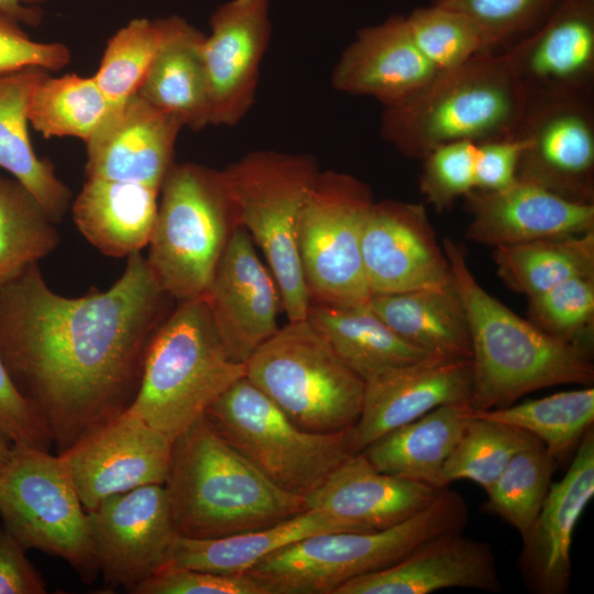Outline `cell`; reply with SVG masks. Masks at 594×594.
<instances>
[{"mask_svg":"<svg viewBox=\"0 0 594 594\" xmlns=\"http://www.w3.org/2000/svg\"><path fill=\"white\" fill-rule=\"evenodd\" d=\"M206 35L175 15L169 35L152 63L136 95L178 116L185 128L211 125L209 82L202 57Z\"/></svg>","mask_w":594,"mask_h":594,"instance_id":"31","label":"cell"},{"mask_svg":"<svg viewBox=\"0 0 594 594\" xmlns=\"http://www.w3.org/2000/svg\"><path fill=\"white\" fill-rule=\"evenodd\" d=\"M54 224L18 180L0 176V286L57 248Z\"/></svg>","mask_w":594,"mask_h":594,"instance_id":"37","label":"cell"},{"mask_svg":"<svg viewBox=\"0 0 594 594\" xmlns=\"http://www.w3.org/2000/svg\"><path fill=\"white\" fill-rule=\"evenodd\" d=\"M205 416L268 480L293 494L306 496L354 454L351 428L329 433L305 430L245 375Z\"/></svg>","mask_w":594,"mask_h":594,"instance_id":"10","label":"cell"},{"mask_svg":"<svg viewBox=\"0 0 594 594\" xmlns=\"http://www.w3.org/2000/svg\"><path fill=\"white\" fill-rule=\"evenodd\" d=\"M173 441L127 409L57 453L87 510L102 499L165 483Z\"/></svg>","mask_w":594,"mask_h":594,"instance_id":"15","label":"cell"},{"mask_svg":"<svg viewBox=\"0 0 594 594\" xmlns=\"http://www.w3.org/2000/svg\"><path fill=\"white\" fill-rule=\"evenodd\" d=\"M205 298L218 334L235 362L245 363L278 330L280 294L244 228L239 226L231 232Z\"/></svg>","mask_w":594,"mask_h":594,"instance_id":"18","label":"cell"},{"mask_svg":"<svg viewBox=\"0 0 594 594\" xmlns=\"http://www.w3.org/2000/svg\"><path fill=\"white\" fill-rule=\"evenodd\" d=\"M164 487L178 536L210 539L272 526L307 510L232 447L204 415L173 440Z\"/></svg>","mask_w":594,"mask_h":594,"instance_id":"3","label":"cell"},{"mask_svg":"<svg viewBox=\"0 0 594 594\" xmlns=\"http://www.w3.org/2000/svg\"><path fill=\"white\" fill-rule=\"evenodd\" d=\"M0 433L12 444H25L48 451L53 446L46 427L14 385L1 356Z\"/></svg>","mask_w":594,"mask_h":594,"instance_id":"47","label":"cell"},{"mask_svg":"<svg viewBox=\"0 0 594 594\" xmlns=\"http://www.w3.org/2000/svg\"><path fill=\"white\" fill-rule=\"evenodd\" d=\"M0 519L26 549L66 561L85 583L99 566L90 539L87 512L58 455L12 444L0 475Z\"/></svg>","mask_w":594,"mask_h":594,"instance_id":"11","label":"cell"},{"mask_svg":"<svg viewBox=\"0 0 594 594\" xmlns=\"http://www.w3.org/2000/svg\"><path fill=\"white\" fill-rule=\"evenodd\" d=\"M167 298L140 252L81 297L54 293L37 264L0 286V356L57 453L131 404Z\"/></svg>","mask_w":594,"mask_h":594,"instance_id":"1","label":"cell"},{"mask_svg":"<svg viewBox=\"0 0 594 594\" xmlns=\"http://www.w3.org/2000/svg\"><path fill=\"white\" fill-rule=\"evenodd\" d=\"M174 18L132 20L108 41L94 77L111 106V114L138 92L169 35Z\"/></svg>","mask_w":594,"mask_h":594,"instance_id":"38","label":"cell"},{"mask_svg":"<svg viewBox=\"0 0 594 594\" xmlns=\"http://www.w3.org/2000/svg\"><path fill=\"white\" fill-rule=\"evenodd\" d=\"M134 594H268L249 573L223 574L166 566L138 585Z\"/></svg>","mask_w":594,"mask_h":594,"instance_id":"45","label":"cell"},{"mask_svg":"<svg viewBox=\"0 0 594 594\" xmlns=\"http://www.w3.org/2000/svg\"><path fill=\"white\" fill-rule=\"evenodd\" d=\"M45 0H0V14L28 25L41 22L43 11L40 4Z\"/></svg>","mask_w":594,"mask_h":594,"instance_id":"50","label":"cell"},{"mask_svg":"<svg viewBox=\"0 0 594 594\" xmlns=\"http://www.w3.org/2000/svg\"><path fill=\"white\" fill-rule=\"evenodd\" d=\"M111 113V106L94 75L46 74L32 92L29 122L46 139L70 136L87 143Z\"/></svg>","mask_w":594,"mask_h":594,"instance_id":"36","label":"cell"},{"mask_svg":"<svg viewBox=\"0 0 594 594\" xmlns=\"http://www.w3.org/2000/svg\"><path fill=\"white\" fill-rule=\"evenodd\" d=\"M160 188L87 178L72 205L73 219L102 254L129 256L148 245L158 209Z\"/></svg>","mask_w":594,"mask_h":594,"instance_id":"27","label":"cell"},{"mask_svg":"<svg viewBox=\"0 0 594 594\" xmlns=\"http://www.w3.org/2000/svg\"><path fill=\"white\" fill-rule=\"evenodd\" d=\"M367 304L402 339L427 354L471 359L469 318L453 276L435 286L373 295Z\"/></svg>","mask_w":594,"mask_h":594,"instance_id":"28","label":"cell"},{"mask_svg":"<svg viewBox=\"0 0 594 594\" xmlns=\"http://www.w3.org/2000/svg\"><path fill=\"white\" fill-rule=\"evenodd\" d=\"M160 191L146 262L170 298L202 297L231 232L239 227L221 170L174 163Z\"/></svg>","mask_w":594,"mask_h":594,"instance_id":"8","label":"cell"},{"mask_svg":"<svg viewBox=\"0 0 594 594\" xmlns=\"http://www.w3.org/2000/svg\"><path fill=\"white\" fill-rule=\"evenodd\" d=\"M202 43L211 101V124L233 127L251 110L268 47L270 0H230L210 18Z\"/></svg>","mask_w":594,"mask_h":594,"instance_id":"17","label":"cell"},{"mask_svg":"<svg viewBox=\"0 0 594 594\" xmlns=\"http://www.w3.org/2000/svg\"><path fill=\"white\" fill-rule=\"evenodd\" d=\"M468 516L464 498L444 487L400 524L369 532L311 535L268 554L246 573L268 594H334L345 582L396 563L432 537L463 530Z\"/></svg>","mask_w":594,"mask_h":594,"instance_id":"6","label":"cell"},{"mask_svg":"<svg viewBox=\"0 0 594 594\" xmlns=\"http://www.w3.org/2000/svg\"><path fill=\"white\" fill-rule=\"evenodd\" d=\"M497 274L528 298L575 276L594 274V230L494 249Z\"/></svg>","mask_w":594,"mask_h":594,"instance_id":"34","label":"cell"},{"mask_svg":"<svg viewBox=\"0 0 594 594\" xmlns=\"http://www.w3.org/2000/svg\"><path fill=\"white\" fill-rule=\"evenodd\" d=\"M245 375L220 339L205 296L178 301L153 333L127 410L172 441Z\"/></svg>","mask_w":594,"mask_h":594,"instance_id":"5","label":"cell"},{"mask_svg":"<svg viewBox=\"0 0 594 594\" xmlns=\"http://www.w3.org/2000/svg\"><path fill=\"white\" fill-rule=\"evenodd\" d=\"M319 170L311 155L273 150L250 152L221 169L237 223L262 250L288 320L306 319L310 305L298 227Z\"/></svg>","mask_w":594,"mask_h":594,"instance_id":"7","label":"cell"},{"mask_svg":"<svg viewBox=\"0 0 594 594\" xmlns=\"http://www.w3.org/2000/svg\"><path fill=\"white\" fill-rule=\"evenodd\" d=\"M464 200L471 215L465 238L494 249L594 230V204L520 179L499 190L474 189Z\"/></svg>","mask_w":594,"mask_h":594,"instance_id":"22","label":"cell"},{"mask_svg":"<svg viewBox=\"0 0 594 594\" xmlns=\"http://www.w3.org/2000/svg\"><path fill=\"white\" fill-rule=\"evenodd\" d=\"M307 319L364 381L386 369L431 356L402 339L367 302L336 306L310 301Z\"/></svg>","mask_w":594,"mask_h":594,"instance_id":"33","label":"cell"},{"mask_svg":"<svg viewBox=\"0 0 594 594\" xmlns=\"http://www.w3.org/2000/svg\"><path fill=\"white\" fill-rule=\"evenodd\" d=\"M48 74L40 67L0 75V167L9 172L58 222L70 206L69 188L53 165L36 156L29 134V106L38 81Z\"/></svg>","mask_w":594,"mask_h":594,"instance_id":"29","label":"cell"},{"mask_svg":"<svg viewBox=\"0 0 594 594\" xmlns=\"http://www.w3.org/2000/svg\"><path fill=\"white\" fill-rule=\"evenodd\" d=\"M69 61L70 53L64 44L34 41L18 22L0 14V75L28 67L56 72Z\"/></svg>","mask_w":594,"mask_h":594,"instance_id":"46","label":"cell"},{"mask_svg":"<svg viewBox=\"0 0 594 594\" xmlns=\"http://www.w3.org/2000/svg\"><path fill=\"white\" fill-rule=\"evenodd\" d=\"M405 18L414 43L439 72L458 67L487 51L477 29L459 11L431 3Z\"/></svg>","mask_w":594,"mask_h":594,"instance_id":"41","label":"cell"},{"mask_svg":"<svg viewBox=\"0 0 594 594\" xmlns=\"http://www.w3.org/2000/svg\"><path fill=\"white\" fill-rule=\"evenodd\" d=\"M527 315L549 336L588 348L584 338L594 323V274L571 277L528 298Z\"/></svg>","mask_w":594,"mask_h":594,"instance_id":"42","label":"cell"},{"mask_svg":"<svg viewBox=\"0 0 594 594\" xmlns=\"http://www.w3.org/2000/svg\"><path fill=\"white\" fill-rule=\"evenodd\" d=\"M526 103L527 92L506 55L483 51L439 72L406 101L384 107L380 131L402 155L421 160L448 143L513 136Z\"/></svg>","mask_w":594,"mask_h":594,"instance_id":"4","label":"cell"},{"mask_svg":"<svg viewBox=\"0 0 594 594\" xmlns=\"http://www.w3.org/2000/svg\"><path fill=\"white\" fill-rule=\"evenodd\" d=\"M451 587L501 591L492 547L463 530L432 537L396 563L345 582L334 594H429Z\"/></svg>","mask_w":594,"mask_h":594,"instance_id":"24","label":"cell"},{"mask_svg":"<svg viewBox=\"0 0 594 594\" xmlns=\"http://www.w3.org/2000/svg\"><path fill=\"white\" fill-rule=\"evenodd\" d=\"M245 377L305 430L338 432L360 418L364 380L307 318L288 320L263 342L245 362Z\"/></svg>","mask_w":594,"mask_h":594,"instance_id":"9","label":"cell"},{"mask_svg":"<svg viewBox=\"0 0 594 594\" xmlns=\"http://www.w3.org/2000/svg\"><path fill=\"white\" fill-rule=\"evenodd\" d=\"M327 531L350 530L326 512L307 509L272 526L221 538L178 536L167 566L223 574L246 573L268 554L302 538Z\"/></svg>","mask_w":594,"mask_h":594,"instance_id":"32","label":"cell"},{"mask_svg":"<svg viewBox=\"0 0 594 594\" xmlns=\"http://www.w3.org/2000/svg\"><path fill=\"white\" fill-rule=\"evenodd\" d=\"M594 496V431L581 439L565 475L551 483L540 512L522 539L520 570L535 592L564 594L571 583L575 526Z\"/></svg>","mask_w":594,"mask_h":594,"instance_id":"23","label":"cell"},{"mask_svg":"<svg viewBox=\"0 0 594 594\" xmlns=\"http://www.w3.org/2000/svg\"><path fill=\"white\" fill-rule=\"evenodd\" d=\"M524 147L518 136L476 143L475 189L494 191L513 185Z\"/></svg>","mask_w":594,"mask_h":594,"instance_id":"48","label":"cell"},{"mask_svg":"<svg viewBox=\"0 0 594 594\" xmlns=\"http://www.w3.org/2000/svg\"><path fill=\"white\" fill-rule=\"evenodd\" d=\"M473 416L504 422L540 440L556 461L575 452L594 421V388L559 392L506 407L479 410Z\"/></svg>","mask_w":594,"mask_h":594,"instance_id":"35","label":"cell"},{"mask_svg":"<svg viewBox=\"0 0 594 594\" xmlns=\"http://www.w3.org/2000/svg\"><path fill=\"white\" fill-rule=\"evenodd\" d=\"M28 550L0 519V594H44L46 584Z\"/></svg>","mask_w":594,"mask_h":594,"instance_id":"49","label":"cell"},{"mask_svg":"<svg viewBox=\"0 0 594 594\" xmlns=\"http://www.w3.org/2000/svg\"><path fill=\"white\" fill-rule=\"evenodd\" d=\"M440 490L378 471L362 453L340 464L307 494L308 509L326 512L350 531L393 527L427 507Z\"/></svg>","mask_w":594,"mask_h":594,"instance_id":"26","label":"cell"},{"mask_svg":"<svg viewBox=\"0 0 594 594\" xmlns=\"http://www.w3.org/2000/svg\"><path fill=\"white\" fill-rule=\"evenodd\" d=\"M442 246L469 318L471 410L506 407L546 387L593 383L588 348L553 338L519 317L481 286L461 245L447 238Z\"/></svg>","mask_w":594,"mask_h":594,"instance_id":"2","label":"cell"},{"mask_svg":"<svg viewBox=\"0 0 594 594\" xmlns=\"http://www.w3.org/2000/svg\"><path fill=\"white\" fill-rule=\"evenodd\" d=\"M531 96H594V0H559L503 52Z\"/></svg>","mask_w":594,"mask_h":594,"instance_id":"19","label":"cell"},{"mask_svg":"<svg viewBox=\"0 0 594 594\" xmlns=\"http://www.w3.org/2000/svg\"><path fill=\"white\" fill-rule=\"evenodd\" d=\"M361 250L371 296L420 289L452 277L443 246L421 204L374 201Z\"/></svg>","mask_w":594,"mask_h":594,"instance_id":"16","label":"cell"},{"mask_svg":"<svg viewBox=\"0 0 594 594\" xmlns=\"http://www.w3.org/2000/svg\"><path fill=\"white\" fill-rule=\"evenodd\" d=\"M476 143L458 141L433 148L421 158L419 189L438 212L475 189Z\"/></svg>","mask_w":594,"mask_h":594,"instance_id":"44","label":"cell"},{"mask_svg":"<svg viewBox=\"0 0 594 594\" xmlns=\"http://www.w3.org/2000/svg\"><path fill=\"white\" fill-rule=\"evenodd\" d=\"M12 443L0 433V475L10 460Z\"/></svg>","mask_w":594,"mask_h":594,"instance_id":"51","label":"cell"},{"mask_svg":"<svg viewBox=\"0 0 594 594\" xmlns=\"http://www.w3.org/2000/svg\"><path fill=\"white\" fill-rule=\"evenodd\" d=\"M471 391V359L429 356L370 376L360 418L351 428L354 453L439 406L469 403Z\"/></svg>","mask_w":594,"mask_h":594,"instance_id":"20","label":"cell"},{"mask_svg":"<svg viewBox=\"0 0 594 594\" xmlns=\"http://www.w3.org/2000/svg\"><path fill=\"white\" fill-rule=\"evenodd\" d=\"M537 442L541 441L526 431L469 411L463 433L444 464V482L449 486L470 480L487 492L510 460Z\"/></svg>","mask_w":594,"mask_h":594,"instance_id":"39","label":"cell"},{"mask_svg":"<svg viewBox=\"0 0 594 594\" xmlns=\"http://www.w3.org/2000/svg\"><path fill=\"white\" fill-rule=\"evenodd\" d=\"M559 0H431L464 14L477 29L486 50L509 47L536 30Z\"/></svg>","mask_w":594,"mask_h":594,"instance_id":"43","label":"cell"},{"mask_svg":"<svg viewBox=\"0 0 594 594\" xmlns=\"http://www.w3.org/2000/svg\"><path fill=\"white\" fill-rule=\"evenodd\" d=\"M184 128L178 116L135 94L86 143V177L161 189Z\"/></svg>","mask_w":594,"mask_h":594,"instance_id":"21","label":"cell"},{"mask_svg":"<svg viewBox=\"0 0 594 594\" xmlns=\"http://www.w3.org/2000/svg\"><path fill=\"white\" fill-rule=\"evenodd\" d=\"M469 403L447 404L403 425L361 451L381 472L441 490L444 464L469 419Z\"/></svg>","mask_w":594,"mask_h":594,"instance_id":"30","label":"cell"},{"mask_svg":"<svg viewBox=\"0 0 594 594\" xmlns=\"http://www.w3.org/2000/svg\"><path fill=\"white\" fill-rule=\"evenodd\" d=\"M556 466L542 442L519 451L486 492L484 510L503 518L524 539L540 512Z\"/></svg>","mask_w":594,"mask_h":594,"instance_id":"40","label":"cell"},{"mask_svg":"<svg viewBox=\"0 0 594 594\" xmlns=\"http://www.w3.org/2000/svg\"><path fill=\"white\" fill-rule=\"evenodd\" d=\"M513 136L524 140L517 179L594 204V96H531Z\"/></svg>","mask_w":594,"mask_h":594,"instance_id":"13","label":"cell"},{"mask_svg":"<svg viewBox=\"0 0 594 594\" xmlns=\"http://www.w3.org/2000/svg\"><path fill=\"white\" fill-rule=\"evenodd\" d=\"M95 557L107 585L130 593L169 564L178 537L163 484L102 499L87 510Z\"/></svg>","mask_w":594,"mask_h":594,"instance_id":"14","label":"cell"},{"mask_svg":"<svg viewBox=\"0 0 594 594\" xmlns=\"http://www.w3.org/2000/svg\"><path fill=\"white\" fill-rule=\"evenodd\" d=\"M373 204L371 188L359 178L337 170L317 174L298 227V252L310 301L350 306L371 298L361 243Z\"/></svg>","mask_w":594,"mask_h":594,"instance_id":"12","label":"cell"},{"mask_svg":"<svg viewBox=\"0 0 594 594\" xmlns=\"http://www.w3.org/2000/svg\"><path fill=\"white\" fill-rule=\"evenodd\" d=\"M438 73L414 43L405 15L395 14L356 32L334 65L331 85L389 107L418 94Z\"/></svg>","mask_w":594,"mask_h":594,"instance_id":"25","label":"cell"}]
</instances>
